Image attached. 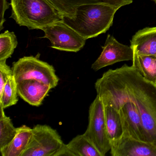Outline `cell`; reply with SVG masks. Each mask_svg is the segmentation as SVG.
<instances>
[{"mask_svg":"<svg viewBox=\"0 0 156 156\" xmlns=\"http://www.w3.org/2000/svg\"><path fill=\"white\" fill-rule=\"evenodd\" d=\"M104 105L111 106L119 111L123 124V135L147 141L140 114L133 102L128 100H113Z\"/></svg>","mask_w":156,"mask_h":156,"instance_id":"8","label":"cell"},{"mask_svg":"<svg viewBox=\"0 0 156 156\" xmlns=\"http://www.w3.org/2000/svg\"><path fill=\"white\" fill-rule=\"evenodd\" d=\"M4 109L0 107V149L13 140L17 132V128L14 126L10 117L6 115Z\"/></svg>","mask_w":156,"mask_h":156,"instance_id":"18","label":"cell"},{"mask_svg":"<svg viewBox=\"0 0 156 156\" xmlns=\"http://www.w3.org/2000/svg\"><path fill=\"white\" fill-rule=\"evenodd\" d=\"M112 156H156V147L153 144L123 135L111 144Z\"/></svg>","mask_w":156,"mask_h":156,"instance_id":"10","label":"cell"},{"mask_svg":"<svg viewBox=\"0 0 156 156\" xmlns=\"http://www.w3.org/2000/svg\"><path fill=\"white\" fill-rule=\"evenodd\" d=\"M74 156H102L93 143L84 135H77L66 144Z\"/></svg>","mask_w":156,"mask_h":156,"instance_id":"17","label":"cell"},{"mask_svg":"<svg viewBox=\"0 0 156 156\" xmlns=\"http://www.w3.org/2000/svg\"><path fill=\"white\" fill-rule=\"evenodd\" d=\"M1 11H0V31L4 28L3 25L5 22L4 14L5 12L9 8L11 4L9 3L7 0H1Z\"/></svg>","mask_w":156,"mask_h":156,"instance_id":"22","label":"cell"},{"mask_svg":"<svg viewBox=\"0 0 156 156\" xmlns=\"http://www.w3.org/2000/svg\"><path fill=\"white\" fill-rule=\"evenodd\" d=\"M43 38L49 39L51 47L59 51L77 52L83 49L86 40L63 21L55 23L42 29Z\"/></svg>","mask_w":156,"mask_h":156,"instance_id":"7","label":"cell"},{"mask_svg":"<svg viewBox=\"0 0 156 156\" xmlns=\"http://www.w3.org/2000/svg\"><path fill=\"white\" fill-rule=\"evenodd\" d=\"M102 49L100 56L91 66L95 72L119 62L133 60L134 51L131 46L120 43L110 34L107 35Z\"/></svg>","mask_w":156,"mask_h":156,"instance_id":"9","label":"cell"},{"mask_svg":"<svg viewBox=\"0 0 156 156\" xmlns=\"http://www.w3.org/2000/svg\"><path fill=\"white\" fill-rule=\"evenodd\" d=\"M97 96L104 104L113 100L133 102L140 114L147 141L156 147V84L132 66L109 69L95 83Z\"/></svg>","mask_w":156,"mask_h":156,"instance_id":"1","label":"cell"},{"mask_svg":"<svg viewBox=\"0 0 156 156\" xmlns=\"http://www.w3.org/2000/svg\"><path fill=\"white\" fill-rule=\"evenodd\" d=\"M83 134L95 147L101 156H105L110 151L111 144L108 137L106 127L105 105L98 96L89 107L88 125Z\"/></svg>","mask_w":156,"mask_h":156,"instance_id":"5","label":"cell"},{"mask_svg":"<svg viewBox=\"0 0 156 156\" xmlns=\"http://www.w3.org/2000/svg\"><path fill=\"white\" fill-rule=\"evenodd\" d=\"M132 66L148 81L156 84V56L134 53Z\"/></svg>","mask_w":156,"mask_h":156,"instance_id":"16","label":"cell"},{"mask_svg":"<svg viewBox=\"0 0 156 156\" xmlns=\"http://www.w3.org/2000/svg\"><path fill=\"white\" fill-rule=\"evenodd\" d=\"M10 4V18L30 30H41L63 19L47 0H11Z\"/></svg>","mask_w":156,"mask_h":156,"instance_id":"3","label":"cell"},{"mask_svg":"<svg viewBox=\"0 0 156 156\" xmlns=\"http://www.w3.org/2000/svg\"><path fill=\"white\" fill-rule=\"evenodd\" d=\"M32 134V129L23 125L17 128L16 136L8 145L0 149L2 156H22L27 148Z\"/></svg>","mask_w":156,"mask_h":156,"instance_id":"14","label":"cell"},{"mask_svg":"<svg viewBox=\"0 0 156 156\" xmlns=\"http://www.w3.org/2000/svg\"><path fill=\"white\" fill-rule=\"evenodd\" d=\"M105 119L108 137L110 144L124 134L122 119L118 110L110 105H105Z\"/></svg>","mask_w":156,"mask_h":156,"instance_id":"15","label":"cell"},{"mask_svg":"<svg viewBox=\"0 0 156 156\" xmlns=\"http://www.w3.org/2000/svg\"><path fill=\"white\" fill-rule=\"evenodd\" d=\"M74 156L73 154L68 148L66 144H64L63 146L60 149V150L55 154V156Z\"/></svg>","mask_w":156,"mask_h":156,"instance_id":"23","label":"cell"},{"mask_svg":"<svg viewBox=\"0 0 156 156\" xmlns=\"http://www.w3.org/2000/svg\"><path fill=\"white\" fill-rule=\"evenodd\" d=\"M12 69L17 83L23 80H35L53 88L59 83L53 66L41 61L37 56L22 57L13 62Z\"/></svg>","mask_w":156,"mask_h":156,"instance_id":"4","label":"cell"},{"mask_svg":"<svg viewBox=\"0 0 156 156\" xmlns=\"http://www.w3.org/2000/svg\"><path fill=\"white\" fill-rule=\"evenodd\" d=\"M52 89L50 86L35 80H25L17 83L18 95L25 102L38 107Z\"/></svg>","mask_w":156,"mask_h":156,"instance_id":"11","label":"cell"},{"mask_svg":"<svg viewBox=\"0 0 156 156\" xmlns=\"http://www.w3.org/2000/svg\"><path fill=\"white\" fill-rule=\"evenodd\" d=\"M119 9L102 2L85 3L77 7L74 18L63 17V21L87 40L106 32Z\"/></svg>","mask_w":156,"mask_h":156,"instance_id":"2","label":"cell"},{"mask_svg":"<svg viewBox=\"0 0 156 156\" xmlns=\"http://www.w3.org/2000/svg\"><path fill=\"white\" fill-rule=\"evenodd\" d=\"M152 1H153V2H154L156 3V0H152Z\"/></svg>","mask_w":156,"mask_h":156,"instance_id":"24","label":"cell"},{"mask_svg":"<svg viewBox=\"0 0 156 156\" xmlns=\"http://www.w3.org/2000/svg\"><path fill=\"white\" fill-rule=\"evenodd\" d=\"M12 76V69L6 64V61H0V94L2 93L9 78Z\"/></svg>","mask_w":156,"mask_h":156,"instance_id":"21","label":"cell"},{"mask_svg":"<svg viewBox=\"0 0 156 156\" xmlns=\"http://www.w3.org/2000/svg\"><path fill=\"white\" fill-rule=\"evenodd\" d=\"M18 96L17 83L12 76L9 78L0 94V107L5 109L16 105L19 100Z\"/></svg>","mask_w":156,"mask_h":156,"instance_id":"19","label":"cell"},{"mask_svg":"<svg viewBox=\"0 0 156 156\" xmlns=\"http://www.w3.org/2000/svg\"><path fill=\"white\" fill-rule=\"evenodd\" d=\"M18 44L15 33L6 30L0 34V61H7L11 57Z\"/></svg>","mask_w":156,"mask_h":156,"instance_id":"20","label":"cell"},{"mask_svg":"<svg viewBox=\"0 0 156 156\" xmlns=\"http://www.w3.org/2000/svg\"><path fill=\"white\" fill-rule=\"evenodd\" d=\"M130 46L137 54L156 56V27L137 32L130 41Z\"/></svg>","mask_w":156,"mask_h":156,"instance_id":"13","label":"cell"},{"mask_svg":"<svg viewBox=\"0 0 156 156\" xmlns=\"http://www.w3.org/2000/svg\"><path fill=\"white\" fill-rule=\"evenodd\" d=\"M63 17L73 19L75 17L77 7L82 4L91 2H102L118 8L129 5L133 0H47Z\"/></svg>","mask_w":156,"mask_h":156,"instance_id":"12","label":"cell"},{"mask_svg":"<svg viewBox=\"0 0 156 156\" xmlns=\"http://www.w3.org/2000/svg\"><path fill=\"white\" fill-rule=\"evenodd\" d=\"M64 144L56 130L48 125H37L22 156H55Z\"/></svg>","mask_w":156,"mask_h":156,"instance_id":"6","label":"cell"}]
</instances>
